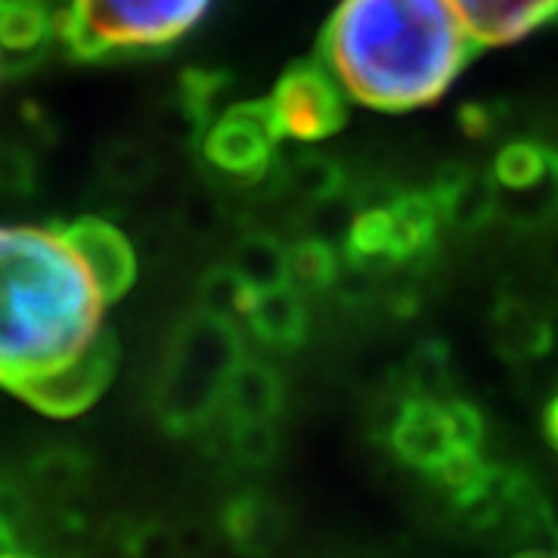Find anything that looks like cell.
Listing matches in <instances>:
<instances>
[{
    "mask_svg": "<svg viewBox=\"0 0 558 558\" xmlns=\"http://www.w3.org/2000/svg\"><path fill=\"white\" fill-rule=\"evenodd\" d=\"M109 304L72 227H0V388L22 398L81 360Z\"/></svg>",
    "mask_w": 558,
    "mask_h": 558,
    "instance_id": "1",
    "label": "cell"
},
{
    "mask_svg": "<svg viewBox=\"0 0 558 558\" xmlns=\"http://www.w3.org/2000/svg\"><path fill=\"white\" fill-rule=\"evenodd\" d=\"M475 47L450 0H341L319 38L344 94L381 112L440 100Z\"/></svg>",
    "mask_w": 558,
    "mask_h": 558,
    "instance_id": "2",
    "label": "cell"
},
{
    "mask_svg": "<svg viewBox=\"0 0 558 558\" xmlns=\"http://www.w3.org/2000/svg\"><path fill=\"white\" fill-rule=\"evenodd\" d=\"M245 363V344L230 319L196 311L168 341L153 407L171 435H196L220 407L233 373Z\"/></svg>",
    "mask_w": 558,
    "mask_h": 558,
    "instance_id": "3",
    "label": "cell"
},
{
    "mask_svg": "<svg viewBox=\"0 0 558 558\" xmlns=\"http://www.w3.org/2000/svg\"><path fill=\"white\" fill-rule=\"evenodd\" d=\"M208 7L211 0H69L57 25L78 57L100 60L171 47Z\"/></svg>",
    "mask_w": 558,
    "mask_h": 558,
    "instance_id": "4",
    "label": "cell"
},
{
    "mask_svg": "<svg viewBox=\"0 0 558 558\" xmlns=\"http://www.w3.org/2000/svg\"><path fill=\"white\" fill-rule=\"evenodd\" d=\"M270 109L282 137L311 140L332 137L348 119L344 87L326 62H295L270 97Z\"/></svg>",
    "mask_w": 558,
    "mask_h": 558,
    "instance_id": "5",
    "label": "cell"
},
{
    "mask_svg": "<svg viewBox=\"0 0 558 558\" xmlns=\"http://www.w3.org/2000/svg\"><path fill=\"white\" fill-rule=\"evenodd\" d=\"M282 137L270 102H240L211 119L202 149L211 168L240 180H260L274 171L277 140Z\"/></svg>",
    "mask_w": 558,
    "mask_h": 558,
    "instance_id": "6",
    "label": "cell"
},
{
    "mask_svg": "<svg viewBox=\"0 0 558 558\" xmlns=\"http://www.w3.org/2000/svg\"><path fill=\"white\" fill-rule=\"evenodd\" d=\"M388 444L407 465L425 475H435L440 465L465 450L447 400H403L388 422Z\"/></svg>",
    "mask_w": 558,
    "mask_h": 558,
    "instance_id": "7",
    "label": "cell"
},
{
    "mask_svg": "<svg viewBox=\"0 0 558 558\" xmlns=\"http://www.w3.org/2000/svg\"><path fill=\"white\" fill-rule=\"evenodd\" d=\"M116 369H119V341L106 329L84 357L35 385L32 391H25L22 400L47 416H78L81 410H87L106 391Z\"/></svg>",
    "mask_w": 558,
    "mask_h": 558,
    "instance_id": "8",
    "label": "cell"
},
{
    "mask_svg": "<svg viewBox=\"0 0 558 558\" xmlns=\"http://www.w3.org/2000/svg\"><path fill=\"white\" fill-rule=\"evenodd\" d=\"M469 35L484 47H502L558 22V0H450Z\"/></svg>",
    "mask_w": 558,
    "mask_h": 558,
    "instance_id": "9",
    "label": "cell"
},
{
    "mask_svg": "<svg viewBox=\"0 0 558 558\" xmlns=\"http://www.w3.org/2000/svg\"><path fill=\"white\" fill-rule=\"evenodd\" d=\"M220 527L240 558H270L286 537V509L258 490H245L223 506Z\"/></svg>",
    "mask_w": 558,
    "mask_h": 558,
    "instance_id": "10",
    "label": "cell"
},
{
    "mask_svg": "<svg viewBox=\"0 0 558 558\" xmlns=\"http://www.w3.org/2000/svg\"><path fill=\"white\" fill-rule=\"evenodd\" d=\"M69 227H72V236L78 242L81 255L87 258L90 270L100 279L106 299H121L137 277V258H134L128 240L112 223L100 218H81Z\"/></svg>",
    "mask_w": 558,
    "mask_h": 558,
    "instance_id": "11",
    "label": "cell"
},
{
    "mask_svg": "<svg viewBox=\"0 0 558 558\" xmlns=\"http://www.w3.org/2000/svg\"><path fill=\"white\" fill-rule=\"evenodd\" d=\"M490 336L497 351L506 360H537L549 354L553 348V319L539 311L534 301L519 299V295H502L490 317Z\"/></svg>",
    "mask_w": 558,
    "mask_h": 558,
    "instance_id": "12",
    "label": "cell"
},
{
    "mask_svg": "<svg viewBox=\"0 0 558 558\" xmlns=\"http://www.w3.org/2000/svg\"><path fill=\"white\" fill-rule=\"evenodd\" d=\"M432 196L438 202L444 223H450L453 230H462V233H475L494 218H499L497 180L478 174V171H450L447 178L435 183Z\"/></svg>",
    "mask_w": 558,
    "mask_h": 558,
    "instance_id": "13",
    "label": "cell"
},
{
    "mask_svg": "<svg viewBox=\"0 0 558 558\" xmlns=\"http://www.w3.org/2000/svg\"><path fill=\"white\" fill-rule=\"evenodd\" d=\"M286 400V385L279 373L264 360H248L233 373L223 391V418L227 422H277Z\"/></svg>",
    "mask_w": 558,
    "mask_h": 558,
    "instance_id": "14",
    "label": "cell"
},
{
    "mask_svg": "<svg viewBox=\"0 0 558 558\" xmlns=\"http://www.w3.org/2000/svg\"><path fill=\"white\" fill-rule=\"evenodd\" d=\"M245 319H248V329L277 351H292L304 344L307 329H311L307 304L295 286H279L274 292H260Z\"/></svg>",
    "mask_w": 558,
    "mask_h": 558,
    "instance_id": "15",
    "label": "cell"
},
{
    "mask_svg": "<svg viewBox=\"0 0 558 558\" xmlns=\"http://www.w3.org/2000/svg\"><path fill=\"white\" fill-rule=\"evenodd\" d=\"M230 267L242 277V282L260 295L274 292L279 286H292V260L289 248L274 233H248L236 242Z\"/></svg>",
    "mask_w": 558,
    "mask_h": 558,
    "instance_id": "16",
    "label": "cell"
},
{
    "mask_svg": "<svg viewBox=\"0 0 558 558\" xmlns=\"http://www.w3.org/2000/svg\"><path fill=\"white\" fill-rule=\"evenodd\" d=\"M279 186L311 205H323L344 190V168L323 153H299L279 168Z\"/></svg>",
    "mask_w": 558,
    "mask_h": 558,
    "instance_id": "17",
    "label": "cell"
},
{
    "mask_svg": "<svg viewBox=\"0 0 558 558\" xmlns=\"http://www.w3.org/2000/svg\"><path fill=\"white\" fill-rule=\"evenodd\" d=\"M558 165V153L543 146L537 140H515L506 143L494 159V180L499 190H531L553 174V168Z\"/></svg>",
    "mask_w": 558,
    "mask_h": 558,
    "instance_id": "18",
    "label": "cell"
},
{
    "mask_svg": "<svg viewBox=\"0 0 558 558\" xmlns=\"http://www.w3.org/2000/svg\"><path fill=\"white\" fill-rule=\"evenodd\" d=\"M403 381L410 398L418 400H450V381H453V369H450V354L440 341H422L413 348V354L403 366Z\"/></svg>",
    "mask_w": 558,
    "mask_h": 558,
    "instance_id": "19",
    "label": "cell"
},
{
    "mask_svg": "<svg viewBox=\"0 0 558 558\" xmlns=\"http://www.w3.org/2000/svg\"><path fill=\"white\" fill-rule=\"evenodd\" d=\"M28 475H32V484L38 487L40 494L62 499L78 494L81 487L87 484L90 462H87V457L81 450L53 447V450H44L40 457H35Z\"/></svg>",
    "mask_w": 558,
    "mask_h": 558,
    "instance_id": "20",
    "label": "cell"
},
{
    "mask_svg": "<svg viewBox=\"0 0 558 558\" xmlns=\"http://www.w3.org/2000/svg\"><path fill=\"white\" fill-rule=\"evenodd\" d=\"M199 311L211 314V317L230 319L248 317L252 304H255V292L242 282V277L227 264V267H211L199 282Z\"/></svg>",
    "mask_w": 558,
    "mask_h": 558,
    "instance_id": "21",
    "label": "cell"
},
{
    "mask_svg": "<svg viewBox=\"0 0 558 558\" xmlns=\"http://www.w3.org/2000/svg\"><path fill=\"white\" fill-rule=\"evenodd\" d=\"M289 260H292V286L299 292L336 289L341 277L339 255L323 240H299L289 248Z\"/></svg>",
    "mask_w": 558,
    "mask_h": 558,
    "instance_id": "22",
    "label": "cell"
},
{
    "mask_svg": "<svg viewBox=\"0 0 558 558\" xmlns=\"http://www.w3.org/2000/svg\"><path fill=\"white\" fill-rule=\"evenodd\" d=\"M230 457L245 469H267L279 457V432L274 422H227Z\"/></svg>",
    "mask_w": 558,
    "mask_h": 558,
    "instance_id": "23",
    "label": "cell"
},
{
    "mask_svg": "<svg viewBox=\"0 0 558 558\" xmlns=\"http://www.w3.org/2000/svg\"><path fill=\"white\" fill-rule=\"evenodd\" d=\"M128 558H183L178 527H168L161 521H143L124 537Z\"/></svg>",
    "mask_w": 558,
    "mask_h": 558,
    "instance_id": "24",
    "label": "cell"
},
{
    "mask_svg": "<svg viewBox=\"0 0 558 558\" xmlns=\"http://www.w3.org/2000/svg\"><path fill=\"white\" fill-rule=\"evenodd\" d=\"M28 515V499L22 494L16 484L0 481V519L7 521L10 527H20Z\"/></svg>",
    "mask_w": 558,
    "mask_h": 558,
    "instance_id": "25",
    "label": "cell"
},
{
    "mask_svg": "<svg viewBox=\"0 0 558 558\" xmlns=\"http://www.w3.org/2000/svg\"><path fill=\"white\" fill-rule=\"evenodd\" d=\"M180 549H183V558H202L208 549H211V531L199 524V521H190L178 527Z\"/></svg>",
    "mask_w": 558,
    "mask_h": 558,
    "instance_id": "26",
    "label": "cell"
},
{
    "mask_svg": "<svg viewBox=\"0 0 558 558\" xmlns=\"http://www.w3.org/2000/svg\"><path fill=\"white\" fill-rule=\"evenodd\" d=\"M494 121H497V112L490 109V106H465L462 109V128L472 134V137H481V134H487L490 128H494Z\"/></svg>",
    "mask_w": 558,
    "mask_h": 558,
    "instance_id": "27",
    "label": "cell"
},
{
    "mask_svg": "<svg viewBox=\"0 0 558 558\" xmlns=\"http://www.w3.org/2000/svg\"><path fill=\"white\" fill-rule=\"evenodd\" d=\"M13 553H16V527H10L0 519V558L13 556Z\"/></svg>",
    "mask_w": 558,
    "mask_h": 558,
    "instance_id": "28",
    "label": "cell"
},
{
    "mask_svg": "<svg viewBox=\"0 0 558 558\" xmlns=\"http://www.w3.org/2000/svg\"><path fill=\"white\" fill-rule=\"evenodd\" d=\"M543 260H546V267L558 274V230L546 240V248H543Z\"/></svg>",
    "mask_w": 558,
    "mask_h": 558,
    "instance_id": "29",
    "label": "cell"
},
{
    "mask_svg": "<svg viewBox=\"0 0 558 558\" xmlns=\"http://www.w3.org/2000/svg\"><path fill=\"white\" fill-rule=\"evenodd\" d=\"M553 558H558V553H556V556H553Z\"/></svg>",
    "mask_w": 558,
    "mask_h": 558,
    "instance_id": "30",
    "label": "cell"
}]
</instances>
